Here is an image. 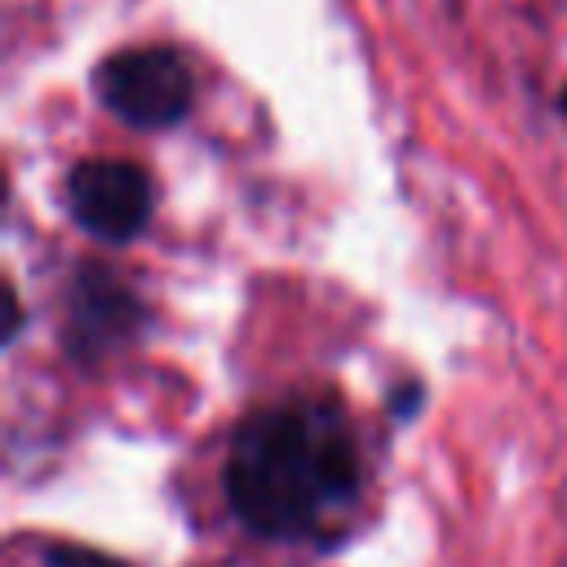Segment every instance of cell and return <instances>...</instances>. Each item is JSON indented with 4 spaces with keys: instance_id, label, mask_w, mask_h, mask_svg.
<instances>
[{
    "instance_id": "4",
    "label": "cell",
    "mask_w": 567,
    "mask_h": 567,
    "mask_svg": "<svg viewBox=\"0 0 567 567\" xmlns=\"http://www.w3.org/2000/svg\"><path fill=\"white\" fill-rule=\"evenodd\" d=\"M137 319H142V306L137 297L102 266L84 261L71 279V292H66V350L75 359H97L106 350H115L124 337L137 332Z\"/></svg>"
},
{
    "instance_id": "3",
    "label": "cell",
    "mask_w": 567,
    "mask_h": 567,
    "mask_svg": "<svg viewBox=\"0 0 567 567\" xmlns=\"http://www.w3.org/2000/svg\"><path fill=\"white\" fill-rule=\"evenodd\" d=\"M151 177L128 159H84L66 177V208L75 226L102 244H128L151 221Z\"/></svg>"
},
{
    "instance_id": "1",
    "label": "cell",
    "mask_w": 567,
    "mask_h": 567,
    "mask_svg": "<svg viewBox=\"0 0 567 567\" xmlns=\"http://www.w3.org/2000/svg\"><path fill=\"white\" fill-rule=\"evenodd\" d=\"M221 483L248 532L292 540L354 501L359 452L332 408L275 403L235 430Z\"/></svg>"
},
{
    "instance_id": "2",
    "label": "cell",
    "mask_w": 567,
    "mask_h": 567,
    "mask_svg": "<svg viewBox=\"0 0 567 567\" xmlns=\"http://www.w3.org/2000/svg\"><path fill=\"white\" fill-rule=\"evenodd\" d=\"M97 97L111 115L133 128H168L182 124L195 102L190 62L168 44L120 49L97 66Z\"/></svg>"
},
{
    "instance_id": "6",
    "label": "cell",
    "mask_w": 567,
    "mask_h": 567,
    "mask_svg": "<svg viewBox=\"0 0 567 567\" xmlns=\"http://www.w3.org/2000/svg\"><path fill=\"white\" fill-rule=\"evenodd\" d=\"M563 115H567V89H563Z\"/></svg>"
},
{
    "instance_id": "5",
    "label": "cell",
    "mask_w": 567,
    "mask_h": 567,
    "mask_svg": "<svg viewBox=\"0 0 567 567\" xmlns=\"http://www.w3.org/2000/svg\"><path fill=\"white\" fill-rule=\"evenodd\" d=\"M40 554H44V567H128L120 558H106V554H97L89 545H71V540H49Z\"/></svg>"
}]
</instances>
